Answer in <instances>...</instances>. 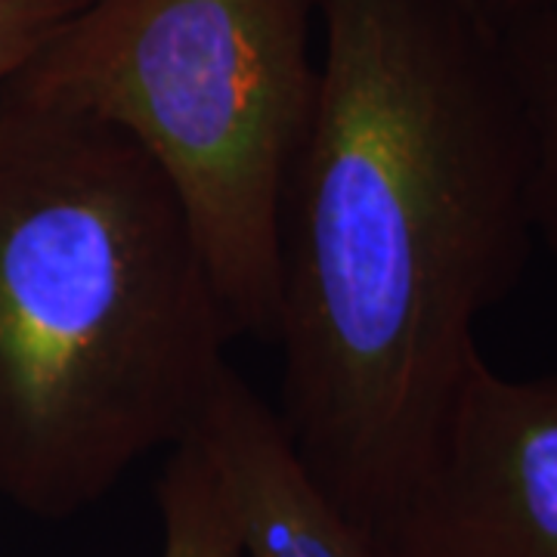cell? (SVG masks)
Listing matches in <instances>:
<instances>
[{"instance_id":"1","label":"cell","mask_w":557,"mask_h":557,"mask_svg":"<svg viewBox=\"0 0 557 557\" xmlns=\"http://www.w3.org/2000/svg\"><path fill=\"white\" fill-rule=\"evenodd\" d=\"M319 32L282 201L273 409L319 490L381 542L478 319L533 255L527 134L468 0H319Z\"/></svg>"},{"instance_id":"2","label":"cell","mask_w":557,"mask_h":557,"mask_svg":"<svg viewBox=\"0 0 557 557\" xmlns=\"http://www.w3.org/2000/svg\"><path fill=\"white\" fill-rule=\"evenodd\" d=\"M239 338L127 134L0 87V498L69 520L199 431Z\"/></svg>"},{"instance_id":"3","label":"cell","mask_w":557,"mask_h":557,"mask_svg":"<svg viewBox=\"0 0 557 557\" xmlns=\"http://www.w3.org/2000/svg\"><path fill=\"white\" fill-rule=\"evenodd\" d=\"M319 0H90L3 87L119 127L174 186L236 335L273 344Z\"/></svg>"},{"instance_id":"4","label":"cell","mask_w":557,"mask_h":557,"mask_svg":"<svg viewBox=\"0 0 557 557\" xmlns=\"http://www.w3.org/2000/svg\"><path fill=\"white\" fill-rule=\"evenodd\" d=\"M379 545L387 557H557V375L505 379L478 347Z\"/></svg>"},{"instance_id":"5","label":"cell","mask_w":557,"mask_h":557,"mask_svg":"<svg viewBox=\"0 0 557 557\" xmlns=\"http://www.w3.org/2000/svg\"><path fill=\"white\" fill-rule=\"evenodd\" d=\"M196 440L236 508L242 557H387L319 490L273 403L255 394L233 366L220 375Z\"/></svg>"},{"instance_id":"6","label":"cell","mask_w":557,"mask_h":557,"mask_svg":"<svg viewBox=\"0 0 557 557\" xmlns=\"http://www.w3.org/2000/svg\"><path fill=\"white\" fill-rule=\"evenodd\" d=\"M527 134L533 239L557 263V0H523L493 22Z\"/></svg>"},{"instance_id":"7","label":"cell","mask_w":557,"mask_h":557,"mask_svg":"<svg viewBox=\"0 0 557 557\" xmlns=\"http://www.w3.org/2000/svg\"><path fill=\"white\" fill-rule=\"evenodd\" d=\"M161 557H242L236 508L196 434L171 449L156 483Z\"/></svg>"},{"instance_id":"8","label":"cell","mask_w":557,"mask_h":557,"mask_svg":"<svg viewBox=\"0 0 557 557\" xmlns=\"http://www.w3.org/2000/svg\"><path fill=\"white\" fill-rule=\"evenodd\" d=\"M90 0H0V87Z\"/></svg>"},{"instance_id":"9","label":"cell","mask_w":557,"mask_h":557,"mask_svg":"<svg viewBox=\"0 0 557 557\" xmlns=\"http://www.w3.org/2000/svg\"><path fill=\"white\" fill-rule=\"evenodd\" d=\"M518 3H523V0H478V7H480V13H483V20L490 22H498L505 13H511Z\"/></svg>"},{"instance_id":"10","label":"cell","mask_w":557,"mask_h":557,"mask_svg":"<svg viewBox=\"0 0 557 557\" xmlns=\"http://www.w3.org/2000/svg\"><path fill=\"white\" fill-rule=\"evenodd\" d=\"M468 3H474V7H478V0H468ZM478 10H480V7H478Z\"/></svg>"}]
</instances>
